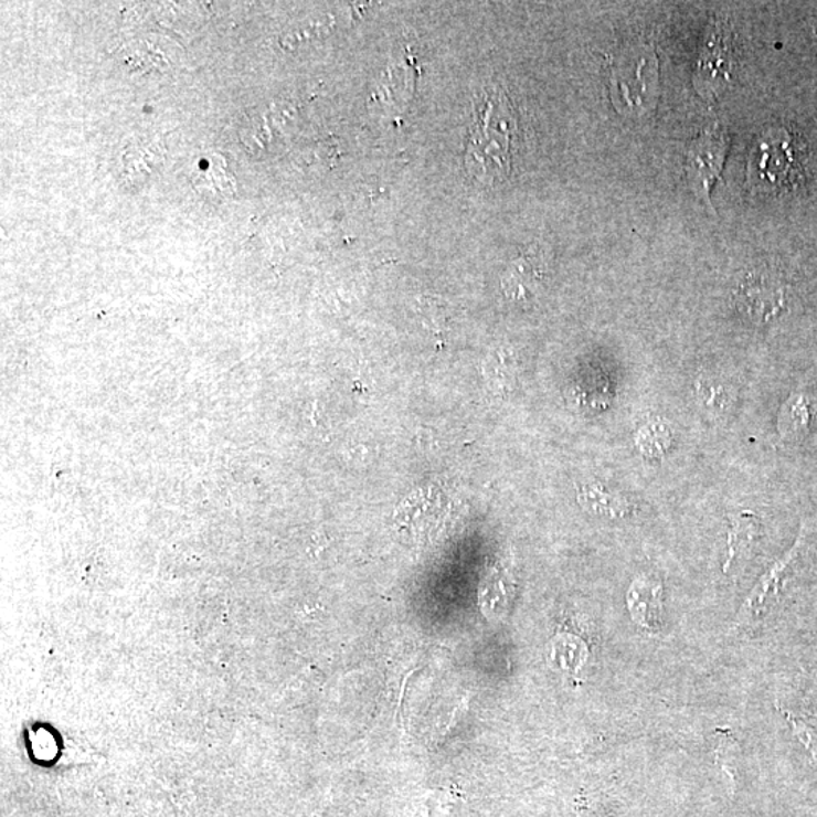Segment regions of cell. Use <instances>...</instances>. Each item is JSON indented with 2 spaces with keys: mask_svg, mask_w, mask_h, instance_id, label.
I'll return each instance as SVG.
<instances>
[{
  "mask_svg": "<svg viewBox=\"0 0 817 817\" xmlns=\"http://www.w3.org/2000/svg\"><path fill=\"white\" fill-rule=\"evenodd\" d=\"M476 118L469 132L465 167L484 185L508 178L512 167V140L517 116L509 97L497 87L485 88L474 105Z\"/></svg>",
  "mask_w": 817,
  "mask_h": 817,
  "instance_id": "6da1fadb",
  "label": "cell"
},
{
  "mask_svg": "<svg viewBox=\"0 0 817 817\" xmlns=\"http://www.w3.org/2000/svg\"><path fill=\"white\" fill-rule=\"evenodd\" d=\"M659 67L656 55L640 46L625 52L613 68V97L619 112L643 114L649 112L657 97Z\"/></svg>",
  "mask_w": 817,
  "mask_h": 817,
  "instance_id": "7a4b0ae2",
  "label": "cell"
},
{
  "mask_svg": "<svg viewBox=\"0 0 817 817\" xmlns=\"http://www.w3.org/2000/svg\"><path fill=\"white\" fill-rule=\"evenodd\" d=\"M730 150V135L721 125L714 123L702 130L685 153V170L694 194L710 203L714 182L724 169Z\"/></svg>",
  "mask_w": 817,
  "mask_h": 817,
  "instance_id": "3957f363",
  "label": "cell"
},
{
  "mask_svg": "<svg viewBox=\"0 0 817 817\" xmlns=\"http://www.w3.org/2000/svg\"><path fill=\"white\" fill-rule=\"evenodd\" d=\"M804 530H800L798 539H796L795 545L783 555L782 559L772 563L765 574L758 579L757 584L753 587V591L747 594L745 602H743L741 611L738 613L735 618L734 627H742L753 623V620L762 618L765 613L770 600L778 595L779 586H782L784 577H786L787 571L794 565L796 559L803 549Z\"/></svg>",
  "mask_w": 817,
  "mask_h": 817,
  "instance_id": "277c9868",
  "label": "cell"
},
{
  "mask_svg": "<svg viewBox=\"0 0 817 817\" xmlns=\"http://www.w3.org/2000/svg\"><path fill=\"white\" fill-rule=\"evenodd\" d=\"M735 297L743 312L754 321H771L784 308L783 289L763 276H747Z\"/></svg>",
  "mask_w": 817,
  "mask_h": 817,
  "instance_id": "5b68a950",
  "label": "cell"
},
{
  "mask_svg": "<svg viewBox=\"0 0 817 817\" xmlns=\"http://www.w3.org/2000/svg\"><path fill=\"white\" fill-rule=\"evenodd\" d=\"M627 608L633 623L643 630L651 635L659 633L664 611V590L660 584L648 577L636 579L627 592Z\"/></svg>",
  "mask_w": 817,
  "mask_h": 817,
  "instance_id": "8992f818",
  "label": "cell"
},
{
  "mask_svg": "<svg viewBox=\"0 0 817 817\" xmlns=\"http://www.w3.org/2000/svg\"><path fill=\"white\" fill-rule=\"evenodd\" d=\"M577 501L587 513L606 520H623L633 512V505L598 480L586 481L577 488Z\"/></svg>",
  "mask_w": 817,
  "mask_h": 817,
  "instance_id": "52a82bcc",
  "label": "cell"
},
{
  "mask_svg": "<svg viewBox=\"0 0 817 817\" xmlns=\"http://www.w3.org/2000/svg\"><path fill=\"white\" fill-rule=\"evenodd\" d=\"M166 153L161 142L141 140L126 147L121 159L123 178L130 185L146 182L161 167Z\"/></svg>",
  "mask_w": 817,
  "mask_h": 817,
  "instance_id": "ba28073f",
  "label": "cell"
},
{
  "mask_svg": "<svg viewBox=\"0 0 817 817\" xmlns=\"http://www.w3.org/2000/svg\"><path fill=\"white\" fill-rule=\"evenodd\" d=\"M208 166L195 169L191 176L194 190L204 199H226L235 193L236 182L220 155H212Z\"/></svg>",
  "mask_w": 817,
  "mask_h": 817,
  "instance_id": "9c48e42d",
  "label": "cell"
},
{
  "mask_svg": "<svg viewBox=\"0 0 817 817\" xmlns=\"http://www.w3.org/2000/svg\"><path fill=\"white\" fill-rule=\"evenodd\" d=\"M760 534V521L754 513L741 512L731 514L729 541H726V559L724 572H730L739 558L751 550L755 539Z\"/></svg>",
  "mask_w": 817,
  "mask_h": 817,
  "instance_id": "30bf717a",
  "label": "cell"
},
{
  "mask_svg": "<svg viewBox=\"0 0 817 817\" xmlns=\"http://www.w3.org/2000/svg\"><path fill=\"white\" fill-rule=\"evenodd\" d=\"M811 424V406L807 395L794 392L779 412L778 431L784 439L798 441Z\"/></svg>",
  "mask_w": 817,
  "mask_h": 817,
  "instance_id": "8fae6325",
  "label": "cell"
},
{
  "mask_svg": "<svg viewBox=\"0 0 817 817\" xmlns=\"http://www.w3.org/2000/svg\"><path fill=\"white\" fill-rule=\"evenodd\" d=\"M697 397L702 408L712 416H722L730 408L731 397L729 388L721 380L702 375L697 380Z\"/></svg>",
  "mask_w": 817,
  "mask_h": 817,
  "instance_id": "7c38bea8",
  "label": "cell"
},
{
  "mask_svg": "<svg viewBox=\"0 0 817 817\" xmlns=\"http://www.w3.org/2000/svg\"><path fill=\"white\" fill-rule=\"evenodd\" d=\"M542 280V269L531 259H521L514 264L513 273L505 280L506 289L517 298H524Z\"/></svg>",
  "mask_w": 817,
  "mask_h": 817,
  "instance_id": "4fadbf2b",
  "label": "cell"
},
{
  "mask_svg": "<svg viewBox=\"0 0 817 817\" xmlns=\"http://www.w3.org/2000/svg\"><path fill=\"white\" fill-rule=\"evenodd\" d=\"M668 428L657 426V424H648V426H645L643 431L637 433V447H639L645 456L659 457L668 448Z\"/></svg>",
  "mask_w": 817,
  "mask_h": 817,
  "instance_id": "5bb4252c",
  "label": "cell"
},
{
  "mask_svg": "<svg viewBox=\"0 0 817 817\" xmlns=\"http://www.w3.org/2000/svg\"><path fill=\"white\" fill-rule=\"evenodd\" d=\"M553 652L554 660L565 669L579 668L586 659V648L582 640L571 636L555 640Z\"/></svg>",
  "mask_w": 817,
  "mask_h": 817,
  "instance_id": "9a60e30c",
  "label": "cell"
},
{
  "mask_svg": "<svg viewBox=\"0 0 817 817\" xmlns=\"http://www.w3.org/2000/svg\"><path fill=\"white\" fill-rule=\"evenodd\" d=\"M712 43L713 44H710L709 53H707L704 60H702V65H700V73L702 77H704L705 75H712L713 79L718 75L726 77L729 76L730 68L726 67V65H729V59L724 56L726 55V46L725 44H721L722 39L719 35H713Z\"/></svg>",
  "mask_w": 817,
  "mask_h": 817,
  "instance_id": "2e32d148",
  "label": "cell"
},
{
  "mask_svg": "<svg viewBox=\"0 0 817 817\" xmlns=\"http://www.w3.org/2000/svg\"><path fill=\"white\" fill-rule=\"evenodd\" d=\"M778 712L783 714L784 719L791 724L792 731H794L795 738L803 743L804 747L810 753L811 758L817 763V729L803 719L795 718L794 714L787 712V710L779 709Z\"/></svg>",
  "mask_w": 817,
  "mask_h": 817,
  "instance_id": "e0dca14e",
  "label": "cell"
}]
</instances>
